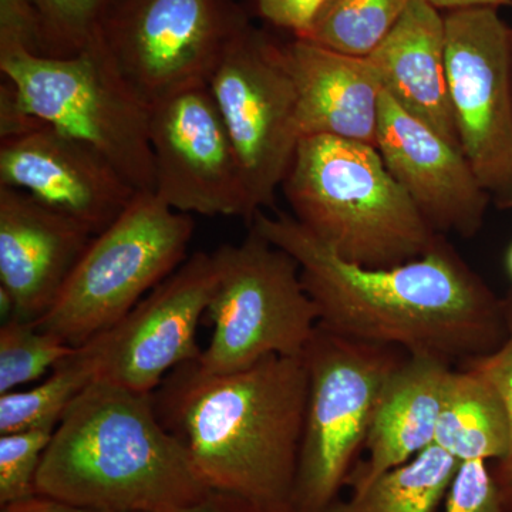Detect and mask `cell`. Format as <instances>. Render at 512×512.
<instances>
[{"instance_id":"cell-12","label":"cell","mask_w":512,"mask_h":512,"mask_svg":"<svg viewBox=\"0 0 512 512\" xmlns=\"http://www.w3.org/2000/svg\"><path fill=\"white\" fill-rule=\"evenodd\" d=\"M218 281L215 252L188 256L126 318L86 343L96 357L94 382L153 394L173 370L198 360V328Z\"/></svg>"},{"instance_id":"cell-30","label":"cell","mask_w":512,"mask_h":512,"mask_svg":"<svg viewBox=\"0 0 512 512\" xmlns=\"http://www.w3.org/2000/svg\"><path fill=\"white\" fill-rule=\"evenodd\" d=\"M323 3L325 0H255V8L266 22L303 39Z\"/></svg>"},{"instance_id":"cell-35","label":"cell","mask_w":512,"mask_h":512,"mask_svg":"<svg viewBox=\"0 0 512 512\" xmlns=\"http://www.w3.org/2000/svg\"><path fill=\"white\" fill-rule=\"evenodd\" d=\"M507 265H508V271H510V274L512 276V245L510 247V251H508Z\"/></svg>"},{"instance_id":"cell-9","label":"cell","mask_w":512,"mask_h":512,"mask_svg":"<svg viewBox=\"0 0 512 512\" xmlns=\"http://www.w3.org/2000/svg\"><path fill=\"white\" fill-rule=\"evenodd\" d=\"M249 25L235 0H110L100 40L150 106L184 87L208 83Z\"/></svg>"},{"instance_id":"cell-10","label":"cell","mask_w":512,"mask_h":512,"mask_svg":"<svg viewBox=\"0 0 512 512\" xmlns=\"http://www.w3.org/2000/svg\"><path fill=\"white\" fill-rule=\"evenodd\" d=\"M207 84L237 153L254 221L274 207L302 138L298 94L281 43L249 25Z\"/></svg>"},{"instance_id":"cell-4","label":"cell","mask_w":512,"mask_h":512,"mask_svg":"<svg viewBox=\"0 0 512 512\" xmlns=\"http://www.w3.org/2000/svg\"><path fill=\"white\" fill-rule=\"evenodd\" d=\"M281 187L292 217L349 264L394 268L426 255L443 238L369 144L303 137Z\"/></svg>"},{"instance_id":"cell-17","label":"cell","mask_w":512,"mask_h":512,"mask_svg":"<svg viewBox=\"0 0 512 512\" xmlns=\"http://www.w3.org/2000/svg\"><path fill=\"white\" fill-rule=\"evenodd\" d=\"M281 47L298 94L302 138L329 136L377 148L383 86L369 57L342 55L296 37Z\"/></svg>"},{"instance_id":"cell-20","label":"cell","mask_w":512,"mask_h":512,"mask_svg":"<svg viewBox=\"0 0 512 512\" xmlns=\"http://www.w3.org/2000/svg\"><path fill=\"white\" fill-rule=\"evenodd\" d=\"M510 441L500 393L470 366L456 367L448 380L434 444L460 461L501 460Z\"/></svg>"},{"instance_id":"cell-34","label":"cell","mask_w":512,"mask_h":512,"mask_svg":"<svg viewBox=\"0 0 512 512\" xmlns=\"http://www.w3.org/2000/svg\"><path fill=\"white\" fill-rule=\"evenodd\" d=\"M439 10L470 9V8H494L498 6L511 5V0H423Z\"/></svg>"},{"instance_id":"cell-16","label":"cell","mask_w":512,"mask_h":512,"mask_svg":"<svg viewBox=\"0 0 512 512\" xmlns=\"http://www.w3.org/2000/svg\"><path fill=\"white\" fill-rule=\"evenodd\" d=\"M93 238L28 192L0 187V288L12 298V318H43Z\"/></svg>"},{"instance_id":"cell-31","label":"cell","mask_w":512,"mask_h":512,"mask_svg":"<svg viewBox=\"0 0 512 512\" xmlns=\"http://www.w3.org/2000/svg\"><path fill=\"white\" fill-rule=\"evenodd\" d=\"M42 124V121L30 116L20 101L15 84L8 77L0 80V140L18 137Z\"/></svg>"},{"instance_id":"cell-28","label":"cell","mask_w":512,"mask_h":512,"mask_svg":"<svg viewBox=\"0 0 512 512\" xmlns=\"http://www.w3.org/2000/svg\"><path fill=\"white\" fill-rule=\"evenodd\" d=\"M446 512H505L500 488L485 461H464L446 495Z\"/></svg>"},{"instance_id":"cell-22","label":"cell","mask_w":512,"mask_h":512,"mask_svg":"<svg viewBox=\"0 0 512 512\" xmlns=\"http://www.w3.org/2000/svg\"><path fill=\"white\" fill-rule=\"evenodd\" d=\"M96 373L93 350L83 345L37 386L0 394V434L57 426L67 407L96 380Z\"/></svg>"},{"instance_id":"cell-1","label":"cell","mask_w":512,"mask_h":512,"mask_svg":"<svg viewBox=\"0 0 512 512\" xmlns=\"http://www.w3.org/2000/svg\"><path fill=\"white\" fill-rule=\"evenodd\" d=\"M248 227L298 262L319 325L330 332L454 367L495 352L510 332L508 303L446 237L406 264L370 269L340 259L285 212H259Z\"/></svg>"},{"instance_id":"cell-27","label":"cell","mask_w":512,"mask_h":512,"mask_svg":"<svg viewBox=\"0 0 512 512\" xmlns=\"http://www.w3.org/2000/svg\"><path fill=\"white\" fill-rule=\"evenodd\" d=\"M510 332L503 345L490 355L478 357L466 365L476 369L488 380L503 399L507 410L510 441L507 454L498 460L497 470L493 471L495 483L500 488L505 512H512V303L508 305Z\"/></svg>"},{"instance_id":"cell-15","label":"cell","mask_w":512,"mask_h":512,"mask_svg":"<svg viewBox=\"0 0 512 512\" xmlns=\"http://www.w3.org/2000/svg\"><path fill=\"white\" fill-rule=\"evenodd\" d=\"M377 150L436 234L476 237L491 198L463 151L382 93Z\"/></svg>"},{"instance_id":"cell-26","label":"cell","mask_w":512,"mask_h":512,"mask_svg":"<svg viewBox=\"0 0 512 512\" xmlns=\"http://www.w3.org/2000/svg\"><path fill=\"white\" fill-rule=\"evenodd\" d=\"M57 426L0 434V505L37 494V474Z\"/></svg>"},{"instance_id":"cell-36","label":"cell","mask_w":512,"mask_h":512,"mask_svg":"<svg viewBox=\"0 0 512 512\" xmlns=\"http://www.w3.org/2000/svg\"><path fill=\"white\" fill-rule=\"evenodd\" d=\"M511 6H512V0H511Z\"/></svg>"},{"instance_id":"cell-2","label":"cell","mask_w":512,"mask_h":512,"mask_svg":"<svg viewBox=\"0 0 512 512\" xmlns=\"http://www.w3.org/2000/svg\"><path fill=\"white\" fill-rule=\"evenodd\" d=\"M153 402L211 491L265 512H293L308 402L303 356H268L225 375L185 363L165 377Z\"/></svg>"},{"instance_id":"cell-6","label":"cell","mask_w":512,"mask_h":512,"mask_svg":"<svg viewBox=\"0 0 512 512\" xmlns=\"http://www.w3.org/2000/svg\"><path fill=\"white\" fill-rule=\"evenodd\" d=\"M0 73L15 84L30 116L96 148L136 190L154 192L150 106L100 37L69 57L2 53Z\"/></svg>"},{"instance_id":"cell-19","label":"cell","mask_w":512,"mask_h":512,"mask_svg":"<svg viewBox=\"0 0 512 512\" xmlns=\"http://www.w3.org/2000/svg\"><path fill=\"white\" fill-rule=\"evenodd\" d=\"M369 60L379 73L384 92L460 148L448 90L446 22L439 9L423 0H410Z\"/></svg>"},{"instance_id":"cell-24","label":"cell","mask_w":512,"mask_h":512,"mask_svg":"<svg viewBox=\"0 0 512 512\" xmlns=\"http://www.w3.org/2000/svg\"><path fill=\"white\" fill-rule=\"evenodd\" d=\"M76 349L33 322L5 320L0 328V394L42 379Z\"/></svg>"},{"instance_id":"cell-18","label":"cell","mask_w":512,"mask_h":512,"mask_svg":"<svg viewBox=\"0 0 512 512\" xmlns=\"http://www.w3.org/2000/svg\"><path fill=\"white\" fill-rule=\"evenodd\" d=\"M454 369L440 357L407 355L390 373L373 409L366 460L357 461L346 481L352 493L433 446Z\"/></svg>"},{"instance_id":"cell-3","label":"cell","mask_w":512,"mask_h":512,"mask_svg":"<svg viewBox=\"0 0 512 512\" xmlns=\"http://www.w3.org/2000/svg\"><path fill=\"white\" fill-rule=\"evenodd\" d=\"M37 494L96 512H184L211 493L153 394L93 382L67 407Z\"/></svg>"},{"instance_id":"cell-25","label":"cell","mask_w":512,"mask_h":512,"mask_svg":"<svg viewBox=\"0 0 512 512\" xmlns=\"http://www.w3.org/2000/svg\"><path fill=\"white\" fill-rule=\"evenodd\" d=\"M43 32V56L77 55L100 37L110 0H32Z\"/></svg>"},{"instance_id":"cell-23","label":"cell","mask_w":512,"mask_h":512,"mask_svg":"<svg viewBox=\"0 0 512 512\" xmlns=\"http://www.w3.org/2000/svg\"><path fill=\"white\" fill-rule=\"evenodd\" d=\"M410 0H325L303 40L353 57H369Z\"/></svg>"},{"instance_id":"cell-14","label":"cell","mask_w":512,"mask_h":512,"mask_svg":"<svg viewBox=\"0 0 512 512\" xmlns=\"http://www.w3.org/2000/svg\"><path fill=\"white\" fill-rule=\"evenodd\" d=\"M0 187L28 192L94 235L140 192L96 148L43 123L0 140Z\"/></svg>"},{"instance_id":"cell-5","label":"cell","mask_w":512,"mask_h":512,"mask_svg":"<svg viewBox=\"0 0 512 512\" xmlns=\"http://www.w3.org/2000/svg\"><path fill=\"white\" fill-rule=\"evenodd\" d=\"M191 215L140 191L123 214L94 235L37 328L80 348L113 328L187 261Z\"/></svg>"},{"instance_id":"cell-29","label":"cell","mask_w":512,"mask_h":512,"mask_svg":"<svg viewBox=\"0 0 512 512\" xmlns=\"http://www.w3.org/2000/svg\"><path fill=\"white\" fill-rule=\"evenodd\" d=\"M26 52L43 56V32L32 0H0V55Z\"/></svg>"},{"instance_id":"cell-32","label":"cell","mask_w":512,"mask_h":512,"mask_svg":"<svg viewBox=\"0 0 512 512\" xmlns=\"http://www.w3.org/2000/svg\"><path fill=\"white\" fill-rule=\"evenodd\" d=\"M0 512H96L86 510V508L76 507V505L64 503L57 498L47 497V495L36 494L25 500L16 501L3 505Z\"/></svg>"},{"instance_id":"cell-21","label":"cell","mask_w":512,"mask_h":512,"mask_svg":"<svg viewBox=\"0 0 512 512\" xmlns=\"http://www.w3.org/2000/svg\"><path fill=\"white\" fill-rule=\"evenodd\" d=\"M458 466L460 461L433 444L409 463L353 491L349 500L338 498L326 512H434Z\"/></svg>"},{"instance_id":"cell-7","label":"cell","mask_w":512,"mask_h":512,"mask_svg":"<svg viewBox=\"0 0 512 512\" xmlns=\"http://www.w3.org/2000/svg\"><path fill=\"white\" fill-rule=\"evenodd\" d=\"M407 356L318 325L303 353L308 402L293 512H326L363 451L380 390Z\"/></svg>"},{"instance_id":"cell-33","label":"cell","mask_w":512,"mask_h":512,"mask_svg":"<svg viewBox=\"0 0 512 512\" xmlns=\"http://www.w3.org/2000/svg\"><path fill=\"white\" fill-rule=\"evenodd\" d=\"M184 512H265L256 505L234 495L211 491L207 498Z\"/></svg>"},{"instance_id":"cell-8","label":"cell","mask_w":512,"mask_h":512,"mask_svg":"<svg viewBox=\"0 0 512 512\" xmlns=\"http://www.w3.org/2000/svg\"><path fill=\"white\" fill-rule=\"evenodd\" d=\"M215 255L220 281L205 315L212 335L195 360L202 372L225 375L268 356L302 357L319 313L298 262L254 228L241 244L222 245Z\"/></svg>"},{"instance_id":"cell-13","label":"cell","mask_w":512,"mask_h":512,"mask_svg":"<svg viewBox=\"0 0 512 512\" xmlns=\"http://www.w3.org/2000/svg\"><path fill=\"white\" fill-rule=\"evenodd\" d=\"M154 194L183 214L252 222L247 188L231 138L207 83L150 104Z\"/></svg>"},{"instance_id":"cell-11","label":"cell","mask_w":512,"mask_h":512,"mask_svg":"<svg viewBox=\"0 0 512 512\" xmlns=\"http://www.w3.org/2000/svg\"><path fill=\"white\" fill-rule=\"evenodd\" d=\"M446 67L461 151L500 210H512V29L494 8L453 10Z\"/></svg>"}]
</instances>
